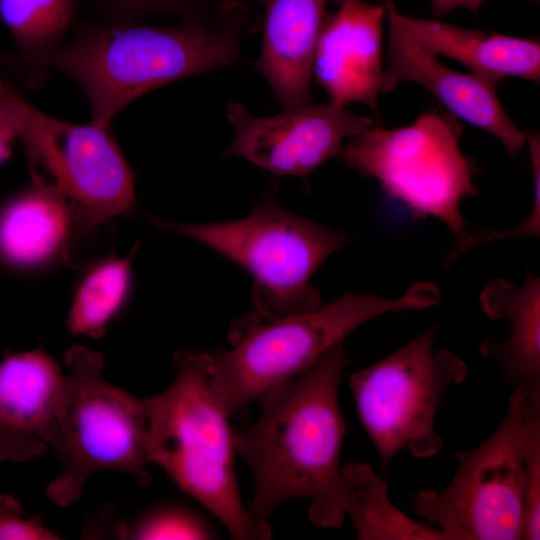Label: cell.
Listing matches in <instances>:
<instances>
[{
    "mask_svg": "<svg viewBox=\"0 0 540 540\" xmlns=\"http://www.w3.org/2000/svg\"><path fill=\"white\" fill-rule=\"evenodd\" d=\"M348 364L339 342L308 368L268 390L251 425L232 428L233 447L254 484L248 512L267 522L292 498L310 501L308 516L321 528H339L346 517L340 454L346 422L339 387Z\"/></svg>",
    "mask_w": 540,
    "mask_h": 540,
    "instance_id": "1",
    "label": "cell"
},
{
    "mask_svg": "<svg viewBox=\"0 0 540 540\" xmlns=\"http://www.w3.org/2000/svg\"><path fill=\"white\" fill-rule=\"evenodd\" d=\"M203 12L172 26L115 19L90 25L49 57L45 67L70 76L89 100L91 122L109 127L143 94L238 60L241 36L256 21L251 10L242 0H227L209 17Z\"/></svg>",
    "mask_w": 540,
    "mask_h": 540,
    "instance_id": "2",
    "label": "cell"
},
{
    "mask_svg": "<svg viewBox=\"0 0 540 540\" xmlns=\"http://www.w3.org/2000/svg\"><path fill=\"white\" fill-rule=\"evenodd\" d=\"M173 357L174 381L161 394L145 399L149 462L161 466L233 539L271 538L268 522L254 520L241 500L232 427L211 387L208 352L182 350Z\"/></svg>",
    "mask_w": 540,
    "mask_h": 540,
    "instance_id": "3",
    "label": "cell"
},
{
    "mask_svg": "<svg viewBox=\"0 0 540 540\" xmlns=\"http://www.w3.org/2000/svg\"><path fill=\"white\" fill-rule=\"evenodd\" d=\"M440 299L438 287L418 282L397 298L347 294L275 320L250 313L232 325L230 349L208 353L213 393L230 417L308 368L362 324L390 312L427 308Z\"/></svg>",
    "mask_w": 540,
    "mask_h": 540,
    "instance_id": "4",
    "label": "cell"
},
{
    "mask_svg": "<svg viewBox=\"0 0 540 540\" xmlns=\"http://www.w3.org/2000/svg\"><path fill=\"white\" fill-rule=\"evenodd\" d=\"M63 375L50 446L61 464L46 488L56 505L73 504L89 476L113 470L149 485V414L145 400L108 383L98 352L75 345L64 357Z\"/></svg>",
    "mask_w": 540,
    "mask_h": 540,
    "instance_id": "5",
    "label": "cell"
},
{
    "mask_svg": "<svg viewBox=\"0 0 540 540\" xmlns=\"http://www.w3.org/2000/svg\"><path fill=\"white\" fill-rule=\"evenodd\" d=\"M152 222L210 248L253 279L255 314L263 320L311 311L322 305L310 280L349 236L288 212L275 200L259 201L244 218L219 223Z\"/></svg>",
    "mask_w": 540,
    "mask_h": 540,
    "instance_id": "6",
    "label": "cell"
},
{
    "mask_svg": "<svg viewBox=\"0 0 540 540\" xmlns=\"http://www.w3.org/2000/svg\"><path fill=\"white\" fill-rule=\"evenodd\" d=\"M460 135L455 116L429 111L408 126L378 125L350 138L341 156L414 214L440 220L456 239L467 232L461 205L477 192L476 164L462 152Z\"/></svg>",
    "mask_w": 540,
    "mask_h": 540,
    "instance_id": "7",
    "label": "cell"
},
{
    "mask_svg": "<svg viewBox=\"0 0 540 540\" xmlns=\"http://www.w3.org/2000/svg\"><path fill=\"white\" fill-rule=\"evenodd\" d=\"M434 325L384 359L349 375L358 416L379 455L383 471L407 450L417 458L435 456L443 440L435 417L448 389L467 374L462 359L434 351Z\"/></svg>",
    "mask_w": 540,
    "mask_h": 540,
    "instance_id": "8",
    "label": "cell"
},
{
    "mask_svg": "<svg viewBox=\"0 0 540 540\" xmlns=\"http://www.w3.org/2000/svg\"><path fill=\"white\" fill-rule=\"evenodd\" d=\"M525 392L512 389L506 414L476 448L456 453L458 468L441 491L413 495V511L447 540H519L524 526L520 441Z\"/></svg>",
    "mask_w": 540,
    "mask_h": 540,
    "instance_id": "9",
    "label": "cell"
},
{
    "mask_svg": "<svg viewBox=\"0 0 540 540\" xmlns=\"http://www.w3.org/2000/svg\"><path fill=\"white\" fill-rule=\"evenodd\" d=\"M31 178L48 184L89 230L135 205L134 174L109 127L76 124L29 105L20 134Z\"/></svg>",
    "mask_w": 540,
    "mask_h": 540,
    "instance_id": "10",
    "label": "cell"
},
{
    "mask_svg": "<svg viewBox=\"0 0 540 540\" xmlns=\"http://www.w3.org/2000/svg\"><path fill=\"white\" fill-rule=\"evenodd\" d=\"M226 110L234 137L224 155L276 175L306 176L341 155L344 140L379 125L330 101L284 108L270 117L252 116L238 102L227 103Z\"/></svg>",
    "mask_w": 540,
    "mask_h": 540,
    "instance_id": "11",
    "label": "cell"
},
{
    "mask_svg": "<svg viewBox=\"0 0 540 540\" xmlns=\"http://www.w3.org/2000/svg\"><path fill=\"white\" fill-rule=\"evenodd\" d=\"M388 21L382 92L413 82L435 96L456 118L495 136L509 156L526 145V133L511 120L497 94L496 83L471 72L460 73L442 64L409 32L393 0H383Z\"/></svg>",
    "mask_w": 540,
    "mask_h": 540,
    "instance_id": "12",
    "label": "cell"
},
{
    "mask_svg": "<svg viewBox=\"0 0 540 540\" xmlns=\"http://www.w3.org/2000/svg\"><path fill=\"white\" fill-rule=\"evenodd\" d=\"M328 13L316 44L312 75L338 106L367 105L378 115L384 77L383 4L341 0Z\"/></svg>",
    "mask_w": 540,
    "mask_h": 540,
    "instance_id": "13",
    "label": "cell"
},
{
    "mask_svg": "<svg viewBox=\"0 0 540 540\" xmlns=\"http://www.w3.org/2000/svg\"><path fill=\"white\" fill-rule=\"evenodd\" d=\"M63 375L40 350L0 363V460L24 462L50 446Z\"/></svg>",
    "mask_w": 540,
    "mask_h": 540,
    "instance_id": "14",
    "label": "cell"
},
{
    "mask_svg": "<svg viewBox=\"0 0 540 540\" xmlns=\"http://www.w3.org/2000/svg\"><path fill=\"white\" fill-rule=\"evenodd\" d=\"M341 0H263L262 50L256 69L284 108L312 102L310 86L316 44L329 3Z\"/></svg>",
    "mask_w": 540,
    "mask_h": 540,
    "instance_id": "15",
    "label": "cell"
},
{
    "mask_svg": "<svg viewBox=\"0 0 540 540\" xmlns=\"http://www.w3.org/2000/svg\"><path fill=\"white\" fill-rule=\"evenodd\" d=\"M76 227L70 203L48 184L31 178L0 207V260L15 269L43 265L65 254Z\"/></svg>",
    "mask_w": 540,
    "mask_h": 540,
    "instance_id": "16",
    "label": "cell"
},
{
    "mask_svg": "<svg viewBox=\"0 0 540 540\" xmlns=\"http://www.w3.org/2000/svg\"><path fill=\"white\" fill-rule=\"evenodd\" d=\"M480 306L490 318L506 319L510 324L508 337L484 341L481 354L495 362L512 389L540 392L539 277L528 272L520 287L494 279L483 288Z\"/></svg>",
    "mask_w": 540,
    "mask_h": 540,
    "instance_id": "17",
    "label": "cell"
},
{
    "mask_svg": "<svg viewBox=\"0 0 540 540\" xmlns=\"http://www.w3.org/2000/svg\"><path fill=\"white\" fill-rule=\"evenodd\" d=\"M400 19L427 50L460 62L475 75L496 84L506 77L539 83L540 44L535 39L484 32L401 14Z\"/></svg>",
    "mask_w": 540,
    "mask_h": 540,
    "instance_id": "18",
    "label": "cell"
},
{
    "mask_svg": "<svg viewBox=\"0 0 540 540\" xmlns=\"http://www.w3.org/2000/svg\"><path fill=\"white\" fill-rule=\"evenodd\" d=\"M341 494L344 513L360 540H447L437 526L398 509L388 497L386 482L368 464L342 466Z\"/></svg>",
    "mask_w": 540,
    "mask_h": 540,
    "instance_id": "19",
    "label": "cell"
},
{
    "mask_svg": "<svg viewBox=\"0 0 540 540\" xmlns=\"http://www.w3.org/2000/svg\"><path fill=\"white\" fill-rule=\"evenodd\" d=\"M77 0H0V19L9 29L15 50L0 58V67L15 72L45 67L71 27Z\"/></svg>",
    "mask_w": 540,
    "mask_h": 540,
    "instance_id": "20",
    "label": "cell"
},
{
    "mask_svg": "<svg viewBox=\"0 0 540 540\" xmlns=\"http://www.w3.org/2000/svg\"><path fill=\"white\" fill-rule=\"evenodd\" d=\"M131 282L129 258L110 257L94 265L79 284L67 326L73 335L102 337L122 308Z\"/></svg>",
    "mask_w": 540,
    "mask_h": 540,
    "instance_id": "21",
    "label": "cell"
},
{
    "mask_svg": "<svg viewBox=\"0 0 540 540\" xmlns=\"http://www.w3.org/2000/svg\"><path fill=\"white\" fill-rule=\"evenodd\" d=\"M520 450L524 471L522 539L538 540L540 538V393L525 392Z\"/></svg>",
    "mask_w": 540,
    "mask_h": 540,
    "instance_id": "22",
    "label": "cell"
},
{
    "mask_svg": "<svg viewBox=\"0 0 540 540\" xmlns=\"http://www.w3.org/2000/svg\"><path fill=\"white\" fill-rule=\"evenodd\" d=\"M526 145L529 148L531 173L533 178L534 200L529 215L519 224L504 231L466 232L454 239V244L445 257V265L452 264L466 252L498 240L514 237L540 236V135L537 131L526 134Z\"/></svg>",
    "mask_w": 540,
    "mask_h": 540,
    "instance_id": "23",
    "label": "cell"
},
{
    "mask_svg": "<svg viewBox=\"0 0 540 540\" xmlns=\"http://www.w3.org/2000/svg\"><path fill=\"white\" fill-rule=\"evenodd\" d=\"M133 539H211L213 530L195 513L181 507L151 511L128 530Z\"/></svg>",
    "mask_w": 540,
    "mask_h": 540,
    "instance_id": "24",
    "label": "cell"
},
{
    "mask_svg": "<svg viewBox=\"0 0 540 540\" xmlns=\"http://www.w3.org/2000/svg\"><path fill=\"white\" fill-rule=\"evenodd\" d=\"M29 105L12 83L0 78V164L12 155L14 142L23 130Z\"/></svg>",
    "mask_w": 540,
    "mask_h": 540,
    "instance_id": "25",
    "label": "cell"
},
{
    "mask_svg": "<svg viewBox=\"0 0 540 540\" xmlns=\"http://www.w3.org/2000/svg\"><path fill=\"white\" fill-rule=\"evenodd\" d=\"M115 20H134L159 12L188 15L205 11L212 0H95ZM262 2L263 0H256Z\"/></svg>",
    "mask_w": 540,
    "mask_h": 540,
    "instance_id": "26",
    "label": "cell"
},
{
    "mask_svg": "<svg viewBox=\"0 0 540 540\" xmlns=\"http://www.w3.org/2000/svg\"><path fill=\"white\" fill-rule=\"evenodd\" d=\"M20 502L9 495H0V539L55 540L60 537L46 529L42 516L22 517Z\"/></svg>",
    "mask_w": 540,
    "mask_h": 540,
    "instance_id": "27",
    "label": "cell"
},
{
    "mask_svg": "<svg viewBox=\"0 0 540 540\" xmlns=\"http://www.w3.org/2000/svg\"><path fill=\"white\" fill-rule=\"evenodd\" d=\"M432 14L439 18L447 15L456 8H466L473 13H477L485 0H429Z\"/></svg>",
    "mask_w": 540,
    "mask_h": 540,
    "instance_id": "28",
    "label": "cell"
}]
</instances>
